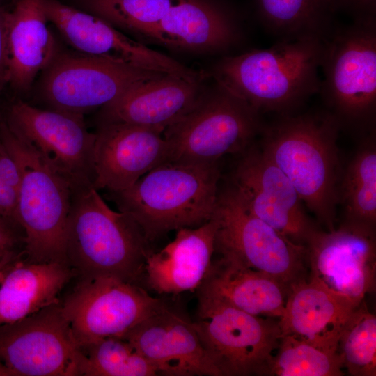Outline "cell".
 I'll use <instances>...</instances> for the list:
<instances>
[{
    "label": "cell",
    "mask_w": 376,
    "mask_h": 376,
    "mask_svg": "<svg viewBox=\"0 0 376 376\" xmlns=\"http://www.w3.org/2000/svg\"><path fill=\"white\" fill-rule=\"evenodd\" d=\"M340 129L326 111L281 116L261 131L260 150L285 174L327 230L335 228L338 205Z\"/></svg>",
    "instance_id": "obj_1"
},
{
    "label": "cell",
    "mask_w": 376,
    "mask_h": 376,
    "mask_svg": "<svg viewBox=\"0 0 376 376\" xmlns=\"http://www.w3.org/2000/svg\"><path fill=\"white\" fill-rule=\"evenodd\" d=\"M324 42L280 41L265 49L224 55L208 75L259 113L293 114L320 91Z\"/></svg>",
    "instance_id": "obj_2"
},
{
    "label": "cell",
    "mask_w": 376,
    "mask_h": 376,
    "mask_svg": "<svg viewBox=\"0 0 376 376\" xmlns=\"http://www.w3.org/2000/svg\"><path fill=\"white\" fill-rule=\"evenodd\" d=\"M151 253L127 213L111 209L94 187L74 191L65 236V258L77 281L113 278L139 285Z\"/></svg>",
    "instance_id": "obj_3"
},
{
    "label": "cell",
    "mask_w": 376,
    "mask_h": 376,
    "mask_svg": "<svg viewBox=\"0 0 376 376\" xmlns=\"http://www.w3.org/2000/svg\"><path fill=\"white\" fill-rule=\"evenodd\" d=\"M217 164L166 162L128 189L112 194L119 211L129 214L148 242L171 230L210 220L219 195Z\"/></svg>",
    "instance_id": "obj_4"
},
{
    "label": "cell",
    "mask_w": 376,
    "mask_h": 376,
    "mask_svg": "<svg viewBox=\"0 0 376 376\" xmlns=\"http://www.w3.org/2000/svg\"><path fill=\"white\" fill-rule=\"evenodd\" d=\"M0 138L19 171L17 219L25 235L24 258L66 264L65 236L75 190L1 118Z\"/></svg>",
    "instance_id": "obj_5"
},
{
    "label": "cell",
    "mask_w": 376,
    "mask_h": 376,
    "mask_svg": "<svg viewBox=\"0 0 376 376\" xmlns=\"http://www.w3.org/2000/svg\"><path fill=\"white\" fill-rule=\"evenodd\" d=\"M320 91L340 127L373 131L376 114V19L335 26L324 42Z\"/></svg>",
    "instance_id": "obj_6"
},
{
    "label": "cell",
    "mask_w": 376,
    "mask_h": 376,
    "mask_svg": "<svg viewBox=\"0 0 376 376\" xmlns=\"http://www.w3.org/2000/svg\"><path fill=\"white\" fill-rule=\"evenodd\" d=\"M263 127L258 112L214 81L193 109L164 131L166 162L217 164L246 151Z\"/></svg>",
    "instance_id": "obj_7"
},
{
    "label": "cell",
    "mask_w": 376,
    "mask_h": 376,
    "mask_svg": "<svg viewBox=\"0 0 376 376\" xmlns=\"http://www.w3.org/2000/svg\"><path fill=\"white\" fill-rule=\"evenodd\" d=\"M215 251L288 287L304 279L306 250L251 213L232 186L219 192Z\"/></svg>",
    "instance_id": "obj_8"
},
{
    "label": "cell",
    "mask_w": 376,
    "mask_h": 376,
    "mask_svg": "<svg viewBox=\"0 0 376 376\" xmlns=\"http://www.w3.org/2000/svg\"><path fill=\"white\" fill-rule=\"evenodd\" d=\"M198 306L192 324L221 376L268 375L281 337L279 321L208 299L198 298Z\"/></svg>",
    "instance_id": "obj_9"
},
{
    "label": "cell",
    "mask_w": 376,
    "mask_h": 376,
    "mask_svg": "<svg viewBox=\"0 0 376 376\" xmlns=\"http://www.w3.org/2000/svg\"><path fill=\"white\" fill-rule=\"evenodd\" d=\"M164 73L58 49L42 70L40 95L50 109L83 116Z\"/></svg>",
    "instance_id": "obj_10"
},
{
    "label": "cell",
    "mask_w": 376,
    "mask_h": 376,
    "mask_svg": "<svg viewBox=\"0 0 376 376\" xmlns=\"http://www.w3.org/2000/svg\"><path fill=\"white\" fill-rule=\"evenodd\" d=\"M0 361L17 376H83L85 355L61 300L0 326Z\"/></svg>",
    "instance_id": "obj_11"
},
{
    "label": "cell",
    "mask_w": 376,
    "mask_h": 376,
    "mask_svg": "<svg viewBox=\"0 0 376 376\" xmlns=\"http://www.w3.org/2000/svg\"><path fill=\"white\" fill-rule=\"evenodd\" d=\"M6 122L75 191L93 187L95 132L88 130L83 116L17 100L10 106Z\"/></svg>",
    "instance_id": "obj_12"
},
{
    "label": "cell",
    "mask_w": 376,
    "mask_h": 376,
    "mask_svg": "<svg viewBox=\"0 0 376 376\" xmlns=\"http://www.w3.org/2000/svg\"><path fill=\"white\" fill-rule=\"evenodd\" d=\"M61 302L79 347L107 337H122L166 306L139 285L113 278L77 281Z\"/></svg>",
    "instance_id": "obj_13"
},
{
    "label": "cell",
    "mask_w": 376,
    "mask_h": 376,
    "mask_svg": "<svg viewBox=\"0 0 376 376\" xmlns=\"http://www.w3.org/2000/svg\"><path fill=\"white\" fill-rule=\"evenodd\" d=\"M304 246L310 281L358 306L375 290V229L345 222L332 230L317 228Z\"/></svg>",
    "instance_id": "obj_14"
},
{
    "label": "cell",
    "mask_w": 376,
    "mask_h": 376,
    "mask_svg": "<svg viewBox=\"0 0 376 376\" xmlns=\"http://www.w3.org/2000/svg\"><path fill=\"white\" fill-rule=\"evenodd\" d=\"M44 9L48 22L76 52L190 81L206 79L205 73L148 47L95 15L58 0H44Z\"/></svg>",
    "instance_id": "obj_15"
},
{
    "label": "cell",
    "mask_w": 376,
    "mask_h": 376,
    "mask_svg": "<svg viewBox=\"0 0 376 376\" xmlns=\"http://www.w3.org/2000/svg\"><path fill=\"white\" fill-rule=\"evenodd\" d=\"M232 186L251 213L295 243L305 245L317 228L290 180L260 149L246 151Z\"/></svg>",
    "instance_id": "obj_16"
},
{
    "label": "cell",
    "mask_w": 376,
    "mask_h": 376,
    "mask_svg": "<svg viewBox=\"0 0 376 376\" xmlns=\"http://www.w3.org/2000/svg\"><path fill=\"white\" fill-rule=\"evenodd\" d=\"M163 131L137 125H97L94 146L93 187L117 193L164 163L168 145Z\"/></svg>",
    "instance_id": "obj_17"
},
{
    "label": "cell",
    "mask_w": 376,
    "mask_h": 376,
    "mask_svg": "<svg viewBox=\"0 0 376 376\" xmlns=\"http://www.w3.org/2000/svg\"><path fill=\"white\" fill-rule=\"evenodd\" d=\"M244 36L237 15L225 3L217 0H179L143 42L224 56L237 47Z\"/></svg>",
    "instance_id": "obj_18"
},
{
    "label": "cell",
    "mask_w": 376,
    "mask_h": 376,
    "mask_svg": "<svg viewBox=\"0 0 376 376\" xmlns=\"http://www.w3.org/2000/svg\"><path fill=\"white\" fill-rule=\"evenodd\" d=\"M122 338L150 361L159 375L221 376L192 322L167 306Z\"/></svg>",
    "instance_id": "obj_19"
},
{
    "label": "cell",
    "mask_w": 376,
    "mask_h": 376,
    "mask_svg": "<svg viewBox=\"0 0 376 376\" xmlns=\"http://www.w3.org/2000/svg\"><path fill=\"white\" fill-rule=\"evenodd\" d=\"M205 82L163 74L138 83L99 109L97 125L123 123L164 132L198 103Z\"/></svg>",
    "instance_id": "obj_20"
},
{
    "label": "cell",
    "mask_w": 376,
    "mask_h": 376,
    "mask_svg": "<svg viewBox=\"0 0 376 376\" xmlns=\"http://www.w3.org/2000/svg\"><path fill=\"white\" fill-rule=\"evenodd\" d=\"M217 230L214 215L197 227L177 230L173 241L148 256L143 278L148 287L173 295L198 289L212 261Z\"/></svg>",
    "instance_id": "obj_21"
},
{
    "label": "cell",
    "mask_w": 376,
    "mask_h": 376,
    "mask_svg": "<svg viewBox=\"0 0 376 376\" xmlns=\"http://www.w3.org/2000/svg\"><path fill=\"white\" fill-rule=\"evenodd\" d=\"M359 306L310 280L299 279L290 285L279 318L281 336L292 335L336 353L343 330Z\"/></svg>",
    "instance_id": "obj_22"
},
{
    "label": "cell",
    "mask_w": 376,
    "mask_h": 376,
    "mask_svg": "<svg viewBox=\"0 0 376 376\" xmlns=\"http://www.w3.org/2000/svg\"><path fill=\"white\" fill-rule=\"evenodd\" d=\"M198 297L215 300L257 316L280 318L289 287L224 256L211 265Z\"/></svg>",
    "instance_id": "obj_23"
},
{
    "label": "cell",
    "mask_w": 376,
    "mask_h": 376,
    "mask_svg": "<svg viewBox=\"0 0 376 376\" xmlns=\"http://www.w3.org/2000/svg\"><path fill=\"white\" fill-rule=\"evenodd\" d=\"M47 22L44 0H16L8 12V83L19 92L30 88L58 50Z\"/></svg>",
    "instance_id": "obj_24"
},
{
    "label": "cell",
    "mask_w": 376,
    "mask_h": 376,
    "mask_svg": "<svg viewBox=\"0 0 376 376\" xmlns=\"http://www.w3.org/2000/svg\"><path fill=\"white\" fill-rule=\"evenodd\" d=\"M75 278L61 263H34L20 259L0 278V326L22 320L58 301L59 295Z\"/></svg>",
    "instance_id": "obj_25"
},
{
    "label": "cell",
    "mask_w": 376,
    "mask_h": 376,
    "mask_svg": "<svg viewBox=\"0 0 376 376\" xmlns=\"http://www.w3.org/2000/svg\"><path fill=\"white\" fill-rule=\"evenodd\" d=\"M254 4L263 27L278 42L324 41L336 26L329 0H254Z\"/></svg>",
    "instance_id": "obj_26"
},
{
    "label": "cell",
    "mask_w": 376,
    "mask_h": 376,
    "mask_svg": "<svg viewBox=\"0 0 376 376\" xmlns=\"http://www.w3.org/2000/svg\"><path fill=\"white\" fill-rule=\"evenodd\" d=\"M373 131L360 146L342 174L338 203L343 222L375 230L376 146Z\"/></svg>",
    "instance_id": "obj_27"
},
{
    "label": "cell",
    "mask_w": 376,
    "mask_h": 376,
    "mask_svg": "<svg viewBox=\"0 0 376 376\" xmlns=\"http://www.w3.org/2000/svg\"><path fill=\"white\" fill-rule=\"evenodd\" d=\"M178 1L75 0L77 8L102 18L142 43Z\"/></svg>",
    "instance_id": "obj_28"
},
{
    "label": "cell",
    "mask_w": 376,
    "mask_h": 376,
    "mask_svg": "<svg viewBox=\"0 0 376 376\" xmlns=\"http://www.w3.org/2000/svg\"><path fill=\"white\" fill-rule=\"evenodd\" d=\"M85 355L83 376H154L155 366L129 341L107 337L81 347Z\"/></svg>",
    "instance_id": "obj_29"
},
{
    "label": "cell",
    "mask_w": 376,
    "mask_h": 376,
    "mask_svg": "<svg viewBox=\"0 0 376 376\" xmlns=\"http://www.w3.org/2000/svg\"><path fill=\"white\" fill-rule=\"evenodd\" d=\"M268 375L340 376L343 362L338 352L324 351L292 335L281 336Z\"/></svg>",
    "instance_id": "obj_30"
},
{
    "label": "cell",
    "mask_w": 376,
    "mask_h": 376,
    "mask_svg": "<svg viewBox=\"0 0 376 376\" xmlns=\"http://www.w3.org/2000/svg\"><path fill=\"white\" fill-rule=\"evenodd\" d=\"M338 352L350 375H376V317L363 301L346 323L339 339Z\"/></svg>",
    "instance_id": "obj_31"
},
{
    "label": "cell",
    "mask_w": 376,
    "mask_h": 376,
    "mask_svg": "<svg viewBox=\"0 0 376 376\" xmlns=\"http://www.w3.org/2000/svg\"><path fill=\"white\" fill-rule=\"evenodd\" d=\"M25 235L21 226L0 217V270L24 258Z\"/></svg>",
    "instance_id": "obj_32"
},
{
    "label": "cell",
    "mask_w": 376,
    "mask_h": 376,
    "mask_svg": "<svg viewBox=\"0 0 376 376\" xmlns=\"http://www.w3.org/2000/svg\"><path fill=\"white\" fill-rule=\"evenodd\" d=\"M336 13L344 12L353 20L376 19V0H329Z\"/></svg>",
    "instance_id": "obj_33"
},
{
    "label": "cell",
    "mask_w": 376,
    "mask_h": 376,
    "mask_svg": "<svg viewBox=\"0 0 376 376\" xmlns=\"http://www.w3.org/2000/svg\"><path fill=\"white\" fill-rule=\"evenodd\" d=\"M17 191L0 173V217L19 224L17 219Z\"/></svg>",
    "instance_id": "obj_34"
},
{
    "label": "cell",
    "mask_w": 376,
    "mask_h": 376,
    "mask_svg": "<svg viewBox=\"0 0 376 376\" xmlns=\"http://www.w3.org/2000/svg\"><path fill=\"white\" fill-rule=\"evenodd\" d=\"M8 12L0 0V95L8 83V54L7 44Z\"/></svg>",
    "instance_id": "obj_35"
},
{
    "label": "cell",
    "mask_w": 376,
    "mask_h": 376,
    "mask_svg": "<svg viewBox=\"0 0 376 376\" xmlns=\"http://www.w3.org/2000/svg\"><path fill=\"white\" fill-rule=\"evenodd\" d=\"M0 376H17V374L0 361Z\"/></svg>",
    "instance_id": "obj_36"
},
{
    "label": "cell",
    "mask_w": 376,
    "mask_h": 376,
    "mask_svg": "<svg viewBox=\"0 0 376 376\" xmlns=\"http://www.w3.org/2000/svg\"><path fill=\"white\" fill-rule=\"evenodd\" d=\"M2 272H2L1 270H0V278H1V276Z\"/></svg>",
    "instance_id": "obj_37"
}]
</instances>
